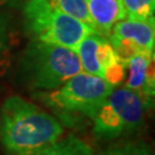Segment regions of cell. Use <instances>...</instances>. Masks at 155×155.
Returning <instances> with one entry per match:
<instances>
[{
	"mask_svg": "<svg viewBox=\"0 0 155 155\" xmlns=\"http://www.w3.org/2000/svg\"><path fill=\"white\" fill-rule=\"evenodd\" d=\"M63 132L56 117L22 97L12 95L2 104L0 143L7 154H28L58 141Z\"/></svg>",
	"mask_w": 155,
	"mask_h": 155,
	"instance_id": "6da1fadb",
	"label": "cell"
},
{
	"mask_svg": "<svg viewBox=\"0 0 155 155\" xmlns=\"http://www.w3.org/2000/svg\"><path fill=\"white\" fill-rule=\"evenodd\" d=\"M82 71L76 51L37 40L24 50L20 63V77L30 89L48 92L60 87Z\"/></svg>",
	"mask_w": 155,
	"mask_h": 155,
	"instance_id": "7a4b0ae2",
	"label": "cell"
},
{
	"mask_svg": "<svg viewBox=\"0 0 155 155\" xmlns=\"http://www.w3.org/2000/svg\"><path fill=\"white\" fill-rule=\"evenodd\" d=\"M24 27L32 40L76 51L91 27L61 12L50 0H27L23 6Z\"/></svg>",
	"mask_w": 155,
	"mask_h": 155,
	"instance_id": "3957f363",
	"label": "cell"
},
{
	"mask_svg": "<svg viewBox=\"0 0 155 155\" xmlns=\"http://www.w3.org/2000/svg\"><path fill=\"white\" fill-rule=\"evenodd\" d=\"M111 90L113 87L102 78L81 71L60 87L35 95L67 120L74 117L93 120Z\"/></svg>",
	"mask_w": 155,
	"mask_h": 155,
	"instance_id": "277c9868",
	"label": "cell"
},
{
	"mask_svg": "<svg viewBox=\"0 0 155 155\" xmlns=\"http://www.w3.org/2000/svg\"><path fill=\"white\" fill-rule=\"evenodd\" d=\"M145 110L138 94L125 86L113 87L92 120V134L102 141L132 134L143 127Z\"/></svg>",
	"mask_w": 155,
	"mask_h": 155,
	"instance_id": "5b68a950",
	"label": "cell"
},
{
	"mask_svg": "<svg viewBox=\"0 0 155 155\" xmlns=\"http://www.w3.org/2000/svg\"><path fill=\"white\" fill-rule=\"evenodd\" d=\"M107 39L110 41L118 56L125 62L130 56L137 53L154 54V20L139 21L127 17L114 25Z\"/></svg>",
	"mask_w": 155,
	"mask_h": 155,
	"instance_id": "8992f818",
	"label": "cell"
},
{
	"mask_svg": "<svg viewBox=\"0 0 155 155\" xmlns=\"http://www.w3.org/2000/svg\"><path fill=\"white\" fill-rule=\"evenodd\" d=\"M124 86L138 94L146 109L153 105L155 94L154 54L137 53L127 59Z\"/></svg>",
	"mask_w": 155,
	"mask_h": 155,
	"instance_id": "52a82bcc",
	"label": "cell"
},
{
	"mask_svg": "<svg viewBox=\"0 0 155 155\" xmlns=\"http://www.w3.org/2000/svg\"><path fill=\"white\" fill-rule=\"evenodd\" d=\"M95 33L108 37L116 23L127 18L122 0H86Z\"/></svg>",
	"mask_w": 155,
	"mask_h": 155,
	"instance_id": "ba28073f",
	"label": "cell"
},
{
	"mask_svg": "<svg viewBox=\"0 0 155 155\" xmlns=\"http://www.w3.org/2000/svg\"><path fill=\"white\" fill-rule=\"evenodd\" d=\"M95 152L83 139L74 134L62 137L58 141L23 155H94Z\"/></svg>",
	"mask_w": 155,
	"mask_h": 155,
	"instance_id": "9c48e42d",
	"label": "cell"
},
{
	"mask_svg": "<svg viewBox=\"0 0 155 155\" xmlns=\"http://www.w3.org/2000/svg\"><path fill=\"white\" fill-rule=\"evenodd\" d=\"M15 45L11 16L0 12V76L5 75L11 66L13 47Z\"/></svg>",
	"mask_w": 155,
	"mask_h": 155,
	"instance_id": "30bf717a",
	"label": "cell"
},
{
	"mask_svg": "<svg viewBox=\"0 0 155 155\" xmlns=\"http://www.w3.org/2000/svg\"><path fill=\"white\" fill-rule=\"evenodd\" d=\"M50 1L64 14L85 23L86 25L93 29L86 0H50Z\"/></svg>",
	"mask_w": 155,
	"mask_h": 155,
	"instance_id": "8fae6325",
	"label": "cell"
},
{
	"mask_svg": "<svg viewBox=\"0 0 155 155\" xmlns=\"http://www.w3.org/2000/svg\"><path fill=\"white\" fill-rule=\"evenodd\" d=\"M94 155H154L145 141H124L113 144Z\"/></svg>",
	"mask_w": 155,
	"mask_h": 155,
	"instance_id": "7c38bea8",
	"label": "cell"
},
{
	"mask_svg": "<svg viewBox=\"0 0 155 155\" xmlns=\"http://www.w3.org/2000/svg\"><path fill=\"white\" fill-rule=\"evenodd\" d=\"M127 18L139 21L154 20L155 0H122Z\"/></svg>",
	"mask_w": 155,
	"mask_h": 155,
	"instance_id": "4fadbf2b",
	"label": "cell"
},
{
	"mask_svg": "<svg viewBox=\"0 0 155 155\" xmlns=\"http://www.w3.org/2000/svg\"><path fill=\"white\" fill-rule=\"evenodd\" d=\"M9 1H11V0H0V7H2V6L7 5Z\"/></svg>",
	"mask_w": 155,
	"mask_h": 155,
	"instance_id": "5bb4252c",
	"label": "cell"
}]
</instances>
